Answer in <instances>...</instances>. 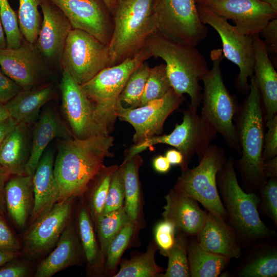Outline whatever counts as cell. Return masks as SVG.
Instances as JSON below:
<instances>
[{
    "instance_id": "cell-11",
    "label": "cell",
    "mask_w": 277,
    "mask_h": 277,
    "mask_svg": "<svg viewBox=\"0 0 277 277\" xmlns=\"http://www.w3.org/2000/svg\"><path fill=\"white\" fill-rule=\"evenodd\" d=\"M111 67L109 45L91 34L72 28L69 33L61 58V68L80 85Z\"/></svg>"
},
{
    "instance_id": "cell-42",
    "label": "cell",
    "mask_w": 277,
    "mask_h": 277,
    "mask_svg": "<svg viewBox=\"0 0 277 277\" xmlns=\"http://www.w3.org/2000/svg\"><path fill=\"white\" fill-rule=\"evenodd\" d=\"M124 169L121 164L112 175L102 213L121 208L124 206Z\"/></svg>"
},
{
    "instance_id": "cell-29",
    "label": "cell",
    "mask_w": 277,
    "mask_h": 277,
    "mask_svg": "<svg viewBox=\"0 0 277 277\" xmlns=\"http://www.w3.org/2000/svg\"><path fill=\"white\" fill-rule=\"evenodd\" d=\"M80 198L75 224L84 260L89 274L102 276L104 275V261L96 238L94 224L84 196Z\"/></svg>"
},
{
    "instance_id": "cell-40",
    "label": "cell",
    "mask_w": 277,
    "mask_h": 277,
    "mask_svg": "<svg viewBox=\"0 0 277 277\" xmlns=\"http://www.w3.org/2000/svg\"><path fill=\"white\" fill-rule=\"evenodd\" d=\"M172 89L165 64L150 68L140 106L163 97Z\"/></svg>"
},
{
    "instance_id": "cell-26",
    "label": "cell",
    "mask_w": 277,
    "mask_h": 277,
    "mask_svg": "<svg viewBox=\"0 0 277 277\" xmlns=\"http://www.w3.org/2000/svg\"><path fill=\"white\" fill-rule=\"evenodd\" d=\"M56 87L52 82L31 88L23 89L5 104L11 117L17 123L28 126L38 120L41 109L55 97Z\"/></svg>"
},
{
    "instance_id": "cell-52",
    "label": "cell",
    "mask_w": 277,
    "mask_h": 277,
    "mask_svg": "<svg viewBox=\"0 0 277 277\" xmlns=\"http://www.w3.org/2000/svg\"><path fill=\"white\" fill-rule=\"evenodd\" d=\"M17 124V122L11 117L0 123V146L6 136Z\"/></svg>"
},
{
    "instance_id": "cell-49",
    "label": "cell",
    "mask_w": 277,
    "mask_h": 277,
    "mask_svg": "<svg viewBox=\"0 0 277 277\" xmlns=\"http://www.w3.org/2000/svg\"><path fill=\"white\" fill-rule=\"evenodd\" d=\"M15 259L0 267V277H25L28 275L29 269L27 265Z\"/></svg>"
},
{
    "instance_id": "cell-30",
    "label": "cell",
    "mask_w": 277,
    "mask_h": 277,
    "mask_svg": "<svg viewBox=\"0 0 277 277\" xmlns=\"http://www.w3.org/2000/svg\"><path fill=\"white\" fill-rule=\"evenodd\" d=\"M187 259L191 277L219 276L231 259L207 251L192 239L188 240Z\"/></svg>"
},
{
    "instance_id": "cell-44",
    "label": "cell",
    "mask_w": 277,
    "mask_h": 277,
    "mask_svg": "<svg viewBox=\"0 0 277 277\" xmlns=\"http://www.w3.org/2000/svg\"><path fill=\"white\" fill-rule=\"evenodd\" d=\"M154 241L163 254L173 246L175 236V228L170 222L163 220L158 223L154 230Z\"/></svg>"
},
{
    "instance_id": "cell-23",
    "label": "cell",
    "mask_w": 277,
    "mask_h": 277,
    "mask_svg": "<svg viewBox=\"0 0 277 277\" xmlns=\"http://www.w3.org/2000/svg\"><path fill=\"white\" fill-rule=\"evenodd\" d=\"M84 259L76 224L71 220L62 232L54 250L38 266L35 277H51Z\"/></svg>"
},
{
    "instance_id": "cell-27",
    "label": "cell",
    "mask_w": 277,
    "mask_h": 277,
    "mask_svg": "<svg viewBox=\"0 0 277 277\" xmlns=\"http://www.w3.org/2000/svg\"><path fill=\"white\" fill-rule=\"evenodd\" d=\"M5 187L6 212L19 228L25 227L34 205L32 176L11 175Z\"/></svg>"
},
{
    "instance_id": "cell-50",
    "label": "cell",
    "mask_w": 277,
    "mask_h": 277,
    "mask_svg": "<svg viewBox=\"0 0 277 277\" xmlns=\"http://www.w3.org/2000/svg\"><path fill=\"white\" fill-rule=\"evenodd\" d=\"M11 174L0 166V214L6 213L5 201V187Z\"/></svg>"
},
{
    "instance_id": "cell-37",
    "label": "cell",
    "mask_w": 277,
    "mask_h": 277,
    "mask_svg": "<svg viewBox=\"0 0 277 277\" xmlns=\"http://www.w3.org/2000/svg\"><path fill=\"white\" fill-rule=\"evenodd\" d=\"M42 0H19L17 17L21 32L28 42L37 39L42 19L38 11Z\"/></svg>"
},
{
    "instance_id": "cell-19",
    "label": "cell",
    "mask_w": 277,
    "mask_h": 277,
    "mask_svg": "<svg viewBox=\"0 0 277 277\" xmlns=\"http://www.w3.org/2000/svg\"><path fill=\"white\" fill-rule=\"evenodd\" d=\"M40 7L43 19L34 44L54 70L62 71V55L72 27L64 13L51 0H42Z\"/></svg>"
},
{
    "instance_id": "cell-55",
    "label": "cell",
    "mask_w": 277,
    "mask_h": 277,
    "mask_svg": "<svg viewBox=\"0 0 277 277\" xmlns=\"http://www.w3.org/2000/svg\"><path fill=\"white\" fill-rule=\"evenodd\" d=\"M19 252H9L0 250V267L7 262L17 258Z\"/></svg>"
},
{
    "instance_id": "cell-34",
    "label": "cell",
    "mask_w": 277,
    "mask_h": 277,
    "mask_svg": "<svg viewBox=\"0 0 277 277\" xmlns=\"http://www.w3.org/2000/svg\"><path fill=\"white\" fill-rule=\"evenodd\" d=\"M130 220L124 206L108 213H101L97 216L94 226L104 263L109 244L122 228Z\"/></svg>"
},
{
    "instance_id": "cell-3",
    "label": "cell",
    "mask_w": 277,
    "mask_h": 277,
    "mask_svg": "<svg viewBox=\"0 0 277 277\" xmlns=\"http://www.w3.org/2000/svg\"><path fill=\"white\" fill-rule=\"evenodd\" d=\"M144 46L152 56L165 61L172 89L179 94L189 96V106L200 107L202 87L199 81L210 69L196 47L175 42L156 31L148 37Z\"/></svg>"
},
{
    "instance_id": "cell-43",
    "label": "cell",
    "mask_w": 277,
    "mask_h": 277,
    "mask_svg": "<svg viewBox=\"0 0 277 277\" xmlns=\"http://www.w3.org/2000/svg\"><path fill=\"white\" fill-rule=\"evenodd\" d=\"M259 206L261 211L277 225V177L268 179L261 187Z\"/></svg>"
},
{
    "instance_id": "cell-58",
    "label": "cell",
    "mask_w": 277,
    "mask_h": 277,
    "mask_svg": "<svg viewBox=\"0 0 277 277\" xmlns=\"http://www.w3.org/2000/svg\"><path fill=\"white\" fill-rule=\"evenodd\" d=\"M113 16L117 0H103Z\"/></svg>"
},
{
    "instance_id": "cell-28",
    "label": "cell",
    "mask_w": 277,
    "mask_h": 277,
    "mask_svg": "<svg viewBox=\"0 0 277 277\" xmlns=\"http://www.w3.org/2000/svg\"><path fill=\"white\" fill-rule=\"evenodd\" d=\"M29 126L18 123L0 146V166L11 175L26 174L31 148Z\"/></svg>"
},
{
    "instance_id": "cell-36",
    "label": "cell",
    "mask_w": 277,
    "mask_h": 277,
    "mask_svg": "<svg viewBox=\"0 0 277 277\" xmlns=\"http://www.w3.org/2000/svg\"><path fill=\"white\" fill-rule=\"evenodd\" d=\"M188 236L176 231L174 244L164 256L168 259L167 268L162 277H189L187 259Z\"/></svg>"
},
{
    "instance_id": "cell-12",
    "label": "cell",
    "mask_w": 277,
    "mask_h": 277,
    "mask_svg": "<svg viewBox=\"0 0 277 277\" xmlns=\"http://www.w3.org/2000/svg\"><path fill=\"white\" fill-rule=\"evenodd\" d=\"M200 18L209 25L221 37L224 57L238 66L240 72L235 81L236 90L242 94L249 91L248 78L253 75L254 55L252 36L243 34L227 20L215 13L206 6L197 5Z\"/></svg>"
},
{
    "instance_id": "cell-6",
    "label": "cell",
    "mask_w": 277,
    "mask_h": 277,
    "mask_svg": "<svg viewBox=\"0 0 277 277\" xmlns=\"http://www.w3.org/2000/svg\"><path fill=\"white\" fill-rule=\"evenodd\" d=\"M212 67L203 78L202 117L223 137L229 147L241 155L234 117L239 104L224 84L220 63L224 57L222 49L211 51Z\"/></svg>"
},
{
    "instance_id": "cell-32",
    "label": "cell",
    "mask_w": 277,
    "mask_h": 277,
    "mask_svg": "<svg viewBox=\"0 0 277 277\" xmlns=\"http://www.w3.org/2000/svg\"><path fill=\"white\" fill-rule=\"evenodd\" d=\"M157 249L154 240H152L144 253L123 260L118 271L113 276L162 277L164 269L156 264L155 260Z\"/></svg>"
},
{
    "instance_id": "cell-14",
    "label": "cell",
    "mask_w": 277,
    "mask_h": 277,
    "mask_svg": "<svg viewBox=\"0 0 277 277\" xmlns=\"http://www.w3.org/2000/svg\"><path fill=\"white\" fill-rule=\"evenodd\" d=\"M185 100L184 95L179 94L172 89L163 97L136 108L124 107L120 102L115 113L117 117L129 123L134 129L132 141L136 145L160 135L167 117Z\"/></svg>"
},
{
    "instance_id": "cell-31",
    "label": "cell",
    "mask_w": 277,
    "mask_h": 277,
    "mask_svg": "<svg viewBox=\"0 0 277 277\" xmlns=\"http://www.w3.org/2000/svg\"><path fill=\"white\" fill-rule=\"evenodd\" d=\"M124 169L125 200L124 207L131 222L139 225L141 214V192L138 171L143 164L139 154L126 162H123Z\"/></svg>"
},
{
    "instance_id": "cell-57",
    "label": "cell",
    "mask_w": 277,
    "mask_h": 277,
    "mask_svg": "<svg viewBox=\"0 0 277 277\" xmlns=\"http://www.w3.org/2000/svg\"><path fill=\"white\" fill-rule=\"evenodd\" d=\"M7 48L5 33L0 19V49Z\"/></svg>"
},
{
    "instance_id": "cell-8",
    "label": "cell",
    "mask_w": 277,
    "mask_h": 277,
    "mask_svg": "<svg viewBox=\"0 0 277 277\" xmlns=\"http://www.w3.org/2000/svg\"><path fill=\"white\" fill-rule=\"evenodd\" d=\"M217 133L197 113V108L189 106L183 112L182 122L176 124L168 134L152 136L145 141L132 145L125 155V161L146 149L159 144H167L180 151L184 157L181 171L187 168L192 157L196 155L201 161L217 136Z\"/></svg>"
},
{
    "instance_id": "cell-7",
    "label": "cell",
    "mask_w": 277,
    "mask_h": 277,
    "mask_svg": "<svg viewBox=\"0 0 277 277\" xmlns=\"http://www.w3.org/2000/svg\"><path fill=\"white\" fill-rule=\"evenodd\" d=\"M150 57V52L143 46L133 56L103 69L81 85L95 105L98 122L109 134L117 118L115 110L120 102L119 96L127 80L137 67Z\"/></svg>"
},
{
    "instance_id": "cell-17",
    "label": "cell",
    "mask_w": 277,
    "mask_h": 277,
    "mask_svg": "<svg viewBox=\"0 0 277 277\" xmlns=\"http://www.w3.org/2000/svg\"><path fill=\"white\" fill-rule=\"evenodd\" d=\"M64 13L73 29L84 31L109 45L113 16L103 0H51Z\"/></svg>"
},
{
    "instance_id": "cell-15",
    "label": "cell",
    "mask_w": 277,
    "mask_h": 277,
    "mask_svg": "<svg viewBox=\"0 0 277 277\" xmlns=\"http://www.w3.org/2000/svg\"><path fill=\"white\" fill-rule=\"evenodd\" d=\"M58 87L62 110L75 137L83 139L109 134L98 122L94 103L65 70L62 71Z\"/></svg>"
},
{
    "instance_id": "cell-22",
    "label": "cell",
    "mask_w": 277,
    "mask_h": 277,
    "mask_svg": "<svg viewBox=\"0 0 277 277\" xmlns=\"http://www.w3.org/2000/svg\"><path fill=\"white\" fill-rule=\"evenodd\" d=\"M254 55L253 75L266 122L277 115V73L260 34L252 36Z\"/></svg>"
},
{
    "instance_id": "cell-35",
    "label": "cell",
    "mask_w": 277,
    "mask_h": 277,
    "mask_svg": "<svg viewBox=\"0 0 277 277\" xmlns=\"http://www.w3.org/2000/svg\"><path fill=\"white\" fill-rule=\"evenodd\" d=\"M238 274L242 277H276V249L271 247L261 249L244 264Z\"/></svg>"
},
{
    "instance_id": "cell-10",
    "label": "cell",
    "mask_w": 277,
    "mask_h": 277,
    "mask_svg": "<svg viewBox=\"0 0 277 277\" xmlns=\"http://www.w3.org/2000/svg\"><path fill=\"white\" fill-rule=\"evenodd\" d=\"M153 11L156 31L166 37L196 47L207 35L196 0H154Z\"/></svg>"
},
{
    "instance_id": "cell-33",
    "label": "cell",
    "mask_w": 277,
    "mask_h": 277,
    "mask_svg": "<svg viewBox=\"0 0 277 277\" xmlns=\"http://www.w3.org/2000/svg\"><path fill=\"white\" fill-rule=\"evenodd\" d=\"M118 167L117 165H103L89 183L84 194L93 224L97 216L103 212L112 175Z\"/></svg>"
},
{
    "instance_id": "cell-51",
    "label": "cell",
    "mask_w": 277,
    "mask_h": 277,
    "mask_svg": "<svg viewBox=\"0 0 277 277\" xmlns=\"http://www.w3.org/2000/svg\"><path fill=\"white\" fill-rule=\"evenodd\" d=\"M154 169L160 173H166L169 172L171 164L165 155H159L155 157L152 161Z\"/></svg>"
},
{
    "instance_id": "cell-41",
    "label": "cell",
    "mask_w": 277,
    "mask_h": 277,
    "mask_svg": "<svg viewBox=\"0 0 277 277\" xmlns=\"http://www.w3.org/2000/svg\"><path fill=\"white\" fill-rule=\"evenodd\" d=\"M0 19L5 33L7 48L19 47L23 36L20 30L17 14L11 7L8 0H0Z\"/></svg>"
},
{
    "instance_id": "cell-9",
    "label": "cell",
    "mask_w": 277,
    "mask_h": 277,
    "mask_svg": "<svg viewBox=\"0 0 277 277\" xmlns=\"http://www.w3.org/2000/svg\"><path fill=\"white\" fill-rule=\"evenodd\" d=\"M226 157L224 149L210 145L198 165L181 171L173 188L200 202L206 210L228 221L216 184V174Z\"/></svg>"
},
{
    "instance_id": "cell-4",
    "label": "cell",
    "mask_w": 277,
    "mask_h": 277,
    "mask_svg": "<svg viewBox=\"0 0 277 277\" xmlns=\"http://www.w3.org/2000/svg\"><path fill=\"white\" fill-rule=\"evenodd\" d=\"M234 160L226 159L216 174V184L228 221L239 240L253 242L274 234L261 219L260 198L256 193L246 192L239 184Z\"/></svg>"
},
{
    "instance_id": "cell-45",
    "label": "cell",
    "mask_w": 277,
    "mask_h": 277,
    "mask_svg": "<svg viewBox=\"0 0 277 277\" xmlns=\"http://www.w3.org/2000/svg\"><path fill=\"white\" fill-rule=\"evenodd\" d=\"M265 123L268 130L264 134V161L277 156V115Z\"/></svg>"
},
{
    "instance_id": "cell-54",
    "label": "cell",
    "mask_w": 277,
    "mask_h": 277,
    "mask_svg": "<svg viewBox=\"0 0 277 277\" xmlns=\"http://www.w3.org/2000/svg\"><path fill=\"white\" fill-rule=\"evenodd\" d=\"M165 156L171 165H182L184 157L182 153L176 149H171L167 150Z\"/></svg>"
},
{
    "instance_id": "cell-59",
    "label": "cell",
    "mask_w": 277,
    "mask_h": 277,
    "mask_svg": "<svg viewBox=\"0 0 277 277\" xmlns=\"http://www.w3.org/2000/svg\"><path fill=\"white\" fill-rule=\"evenodd\" d=\"M269 5L275 12H277V0H262Z\"/></svg>"
},
{
    "instance_id": "cell-47",
    "label": "cell",
    "mask_w": 277,
    "mask_h": 277,
    "mask_svg": "<svg viewBox=\"0 0 277 277\" xmlns=\"http://www.w3.org/2000/svg\"><path fill=\"white\" fill-rule=\"evenodd\" d=\"M23 89L7 76L0 67V103L6 104Z\"/></svg>"
},
{
    "instance_id": "cell-16",
    "label": "cell",
    "mask_w": 277,
    "mask_h": 277,
    "mask_svg": "<svg viewBox=\"0 0 277 277\" xmlns=\"http://www.w3.org/2000/svg\"><path fill=\"white\" fill-rule=\"evenodd\" d=\"M75 199L71 197L57 202L47 213L32 223L23 240L26 255L41 256L56 245L72 220Z\"/></svg>"
},
{
    "instance_id": "cell-13",
    "label": "cell",
    "mask_w": 277,
    "mask_h": 277,
    "mask_svg": "<svg viewBox=\"0 0 277 277\" xmlns=\"http://www.w3.org/2000/svg\"><path fill=\"white\" fill-rule=\"evenodd\" d=\"M0 67L23 89L51 82L54 71L34 43L28 42L24 37L19 47L0 49Z\"/></svg>"
},
{
    "instance_id": "cell-5",
    "label": "cell",
    "mask_w": 277,
    "mask_h": 277,
    "mask_svg": "<svg viewBox=\"0 0 277 277\" xmlns=\"http://www.w3.org/2000/svg\"><path fill=\"white\" fill-rule=\"evenodd\" d=\"M154 0H117L109 44L111 66L133 56L156 30Z\"/></svg>"
},
{
    "instance_id": "cell-1",
    "label": "cell",
    "mask_w": 277,
    "mask_h": 277,
    "mask_svg": "<svg viewBox=\"0 0 277 277\" xmlns=\"http://www.w3.org/2000/svg\"><path fill=\"white\" fill-rule=\"evenodd\" d=\"M114 138L99 134L58 140L53 170L60 189L58 202L84 196L88 186L111 152Z\"/></svg>"
},
{
    "instance_id": "cell-24",
    "label": "cell",
    "mask_w": 277,
    "mask_h": 277,
    "mask_svg": "<svg viewBox=\"0 0 277 277\" xmlns=\"http://www.w3.org/2000/svg\"><path fill=\"white\" fill-rule=\"evenodd\" d=\"M54 152L51 148L43 154L32 175L34 205L30 216L32 223L47 213L59 201L60 189L53 167Z\"/></svg>"
},
{
    "instance_id": "cell-25",
    "label": "cell",
    "mask_w": 277,
    "mask_h": 277,
    "mask_svg": "<svg viewBox=\"0 0 277 277\" xmlns=\"http://www.w3.org/2000/svg\"><path fill=\"white\" fill-rule=\"evenodd\" d=\"M200 245L207 251L230 259L241 255L238 236L233 228L223 219L207 212L201 230L196 236Z\"/></svg>"
},
{
    "instance_id": "cell-46",
    "label": "cell",
    "mask_w": 277,
    "mask_h": 277,
    "mask_svg": "<svg viewBox=\"0 0 277 277\" xmlns=\"http://www.w3.org/2000/svg\"><path fill=\"white\" fill-rule=\"evenodd\" d=\"M4 215L0 214V250L19 252V242L6 222Z\"/></svg>"
},
{
    "instance_id": "cell-39",
    "label": "cell",
    "mask_w": 277,
    "mask_h": 277,
    "mask_svg": "<svg viewBox=\"0 0 277 277\" xmlns=\"http://www.w3.org/2000/svg\"><path fill=\"white\" fill-rule=\"evenodd\" d=\"M150 70L145 61L134 70L119 96L120 102L127 103L130 108L140 106Z\"/></svg>"
},
{
    "instance_id": "cell-21",
    "label": "cell",
    "mask_w": 277,
    "mask_h": 277,
    "mask_svg": "<svg viewBox=\"0 0 277 277\" xmlns=\"http://www.w3.org/2000/svg\"><path fill=\"white\" fill-rule=\"evenodd\" d=\"M74 137L55 110L48 108L43 110L34 124L26 174L33 175L43 154L54 138L66 140Z\"/></svg>"
},
{
    "instance_id": "cell-20",
    "label": "cell",
    "mask_w": 277,
    "mask_h": 277,
    "mask_svg": "<svg viewBox=\"0 0 277 277\" xmlns=\"http://www.w3.org/2000/svg\"><path fill=\"white\" fill-rule=\"evenodd\" d=\"M166 204L162 213L164 220L171 223L175 231L188 236H196L205 221L207 211L201 209L194 199L173 188L165 196Z\"/></svg>"
},
{
    "instance_id": "cell-38",
    "label": "cell",
    "mask_w": 277,
    "mask_h": 277,
    "mask_svg": "<svg viewBox=\"0 0 277 277\" xmlns=\"http://www.w3.org/2000/svg\"><path fill=\"white\" fill-rule=\"evenodd\" d=\"M137 225L129 221L120 230L109 244L105 256L104 274L113 276L124 251L137 229Z\"/></svg>"
},
{
    "instance_id": "cell-53",
    "label": "cell",
    "mask_w": 277,
    "mask_h": 277,
    "mask_svg": "<svg viewBox=\"0 0 277 277\" xmlns=\"http://www.w3.org/2000/svg\"><path fill=\"white\" fill-rule=\"evenodd\" d=\"M263 173L266 180L277 177V156L264 161Z\"/></svg>"
},
{
    "instance_id": "cell-18",
    "label": "cell",
    "mask_w": 277,
    "mask_h": 277,
    "mask_svg": "<svg viewBox=\"0 0 277 277\" xmlns=\"http://www.w3.org/2000/svg\"><path fill=\"white\" fill-rule=\"evenodd\" d=\"M204 5L226 19H231L243 34H259L276 18L277 12L262 0H210Z\"/></svg>"
},
{
    "instance_id": "cell-60",
    "label": "cell",
    "mask_w": 277,
    "mask_h": 277,
    "mask_svg": "<svg viewBox=\"0 0 277 277\" xmlns=\"http://www.w3.org/2000/svg\"><path fill=\"white\" fill-rule=\"evenodd\" d=\"M210 0H196L197 5H204Z\"/></svg>"
},
{
    "instance_id": "cell-48",
    "label": "cell",
    "mask_w": 277,
    "mask_h": 277,
    "mask_svg": "<svg viewBox=\"0 0 277 277\" xmlns=\"http://www.w3.org/2000/svg\"><path fill=\"white\" fill-rule=\"evenodd\" d=\"M259 34L264 38L263 40L268 54L277 53V19L270 21Z\"/></svg>"
},
{
    "instance_id": "cell-2",
    "label": "cell",
    "mask_w": 277,
    "mask_h": 277,
    "mask_svg": "<svg viewBox=\"0 0 277 277\" xmlns=\"http://www.w3.org/2000/svg\"><path fill=\"white\" fill-rule=\"evenodd\" d=\"M241 157L234 163L241 175L243 189L256 193L265 183L263 153L264 139V115L260 92L253 75L249 91L240 104L234 117Z\"/></svg>"
},
{
    "instance_id": "cell-56",
    "label": "cell",
    "mask_w": 277,
    "mask_h": 277,
    "mask_svg": "<svg viewBox=\"0 0 277 277\" xmlns=\"http://www.w3.org/2000/svg\"><path fill=\"white\" fill-rule=\"evenodd\" d=\"M10 117L5 104L0 103V123Z\"/></svg>"
}]
</instances>
